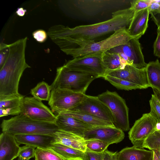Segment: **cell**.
Listing matches in <instances>:
<instances>
[{"label":"cell","instance_id":"23","mask_svg":"<svg viewBox=\"0 0 160 160\" xmlns=\"http://www.w3.org/2000/svg\"><path fill=\"white\" fill-rule=\"evenodd\" d=\"M102 59L106 74L110 71L122 69L128 65L120 53L109 50L103 54Z\"/></svg>","mask_w":160,"mask_h":160},{"label":"cell","instance_id":"21","mask_svg":"<svg viewBox=\"0 0 160 160\" xmlns=\"http://www.w3.org/2000/svg\"><path fill=\"white\" fill-rule=\"evenodd\" d=\"M153 152L152 150L127 147L118 153L117 160H153Z\"/></svg>","mask_w":160,"mask_h":160},{"label":"cell","instance_id":"14","mask_svg":"<svg viewBox=\"0 0 160 160\" xmlns=\"http://www.w3.org/2000/svg\"><path fill=\"white\" fill-rule=\"evenodd\" d=\"M139 85L143 89L150 87L145 68L140 69L130 65L123 68L108 72L106 74Z\"/></svg>","mask_w":160,"mask_h":160},{"label":"cell","instance_id":"10","mask_svg":"<svg viewBox=\"0 0 160 160\" xmlns=\"http://www.w3.org/2000/svg\"><path fill=\"white\" fill-rule=\"evenodd\" d=\"M63 66L72 70L85 72L103 78L106 71L102 57L91 55L73 58Z\"/></svg>","mask_w":160,"mask_h":160},{"label":"cell","instance_id":"5","mask_svg":"<svg viewBox=\"0 0 160 160\" xmlns=\"http://www.w3.org/2000/svg\"><path fill=\"white\" fill-rule=\"evenodd\" d=\"M98 78L97 75L71 70L63 66L57 69L56 77L50 85L51 90L59 88L85 94L90 83Z\"/></svg>","mask_w":160,"mask_h":160},{"label":"cell","instance_id":"40","mask_svg":"<svg viewBox=\"0 0 160 160\" xmlns=\"http://www.w3.org/2000/svg\"><path fill=\"white\" fill-rule=\"evenodd\" d=\"M26 10L22 8H18L16 12V13L19 16L22 17L24 15Z\"/></svg>","mask_w":160,"mask_h":160},{"label":"cell","instance_id":"27","mask_svg":"<svg viewBox=\"0 0 160 160\" xmlns=\"http://www.w3.org/2000/svg\"><path fill=\"white\" fill-rule=\"evenodd\" d=\"M103 78L119 89L129 90L143 89L142 87L137 84L107 75Z\"/></svg>","mask_w":160,"mask_h":160},{"label":"cell","instance_id":"12","mask_svg":"<svg viewBox=\"0 0 160 160\" xmlns=\"http://www.w3.org/2000/svg\"><path fill=\"white\" fill-rule=\"evenodd\" d=\"M72 111L87 113L100 119L113 124V118L110 110L98 96L86 95L81 102Z\"/></svg>","mask_w":160,"mask_h":160},{"label":"cell","instance_id":"3","mask_svg":"<svg viewBox=\"0 0 160 160\" xmlns=\"http://www.w3.org/2000/svg\"><path fill=\"white\" fill-rule=\"evenodd\" d=\"M135 38L129 33L128 28H123L115 31L108 38L97 42L78 43L71 48L61 50L73 58L93 55L102 57L106 51L117 46L126 43Z\"/></svg>","mask_w":160,"mask_h":160},{"label":"cell","instance_id":"30","mask_svg":"<svg viewBox=\"0 0 160 160\" xmlns=\"http://www.w3.org/2000/svg\"><path fill=\"white\" fill-rule=\"evenodd\" d=\"M144 148L150 150H160V130L154 132L146 140Z\"/></svg>","mask_w":160,"mask_h":160},{"label":"cell","instance_id":"15","mask_svg":"<svg viewBox=\"0 0 160 160\" xmlns=\"http://www.w3.org/2000/svg\"><path fill=\"white\" fill-rule=\"evenodd\" d=\"M55 123L59 130L83 138L85 132L92 128L75 118L59 114L57 115Z\"/></svg>","mask_w":160,"mask_h":160},{"label":"cell","instance_id":"33","mask_svg":"<svg viewBox=\"0 0 160 160\" xmlns=\"http://www.w3.org/2000/svg\"><path fill=\"white\" fill-rule=\"evenodd\" d=\"M153 0H133L130 2V7L134 11L137 12L148 8Z\"/></svg>","mask_w":160,"mask_h":160},{"label":"cell","instance_id":"17","mask_svg":"<svg viewBox=\"0 0 160 160\" xmlns=\"http://www.w3.org/2000/svg\"><path fill=\"white\" fill-rule=\"evenodd\" d=\"M19 145L23 144L42 149H50L54 143L53 135L46 134H19L14 135Z\"/></svg>","mask_w":160,"mask_h":160},{"label":"cell","instance_id":"18","mask_svg":"<svg viewBox=\"0 0 160 160\" xmlns=\"http://www.w3.org/2000/svg\"><path fill=\"white\" fill-rule=\"evenodd\" d=\"M149 14L148 8L134 13L128 28V32L132 36L139 39L144 34L148 27Z\"/></svg>","mask_w":160,"mask_h":160},{"label":"cell","instance_id":"20","mask_svg":"<svg viewBox=\"0 0 160 160\" xmlns=\"http://www.w3.org/2000/svg\"><path fill=\"white\" fill-rule=\"evenodd\" d=\"M54 143H58L85 152L86 150L83 138L74 134L58 130L53 134Z\"/></svg>","mask_w":160,"mask_h":160},{"label":"cell","instance_id":"24","mask_svg":"<svg viewBox=\"0 0 160 160\" xmlns=\"http://www.w3.org/2000/svg\"><path fill=\"white\" fill-rule=\"evenodd\" d=\"M50 149L65 160H85L83 152L60 143H54Z\"/></svg>","mask_w":160,"mask_h":160},{"label":"cell","instance_id":"45","mask_svg":"<svg viewBox=\"0 0 160 160\" xmlns=\"http://www.w3.org/2000/svg\"><path fill=\"white\" fill-rule=\"evenodd\" d=\"M18 160H23L22 159H21V158H18Z\"/></svg>","mask_w":160,"mask_h":160},{"label":"cell","instance_id":"38","mask_svg":"<svg viewBox=\"0 0 160 160\" xmlns=\"http://www.w3.org/2000/svg\"><path fill=\"white\" fill-rule=\"evenodd\" d=\"M153 54L155 56L160 58V31L157 29V35L153 45Z\"/></svg>","mask_w":160,"mask_h":160},{"label":"cell","instance_id":"13","mask_svg":"<svg viewBox=\"0 0 160 160\" xmlns=\"http://www.w3.org/2000/svg\"><path fill=\"white\" fill-rule=\"evenodd\" d=\"M125 137L123 131L115 127H92L84 133V140L97 139L110 145L122 141Z\"/></svg>","mask_w":160,"mask_h":160},{"label":"cell","instance_id":"41","mask_svg":"<svg viewBox=\"0 0 160 160\" xmlns=\"http://www.w3.org/2000/svg\"><path fill=\"white\" fill-rule=\"evenodd\" d=\"M154 94L160 102V92L156 89L152 88Z\"/></svg>","mask_w":160,"mask_h":160},{"label":"cell","instance_id":"8","mask_svg":"<svg viewBox=\"0 0 160 160\" xmlns=\"http://www.w3.org/2000/svg\"><path fill=\"white\" fill-rule=\"evenodd\" d=\"M158 123L149 112L143 114L136 120L128 132L129 139L133 146L143 148L146 140L157 130Z\"/></svg>","mask_w":160,"mask_h":160},{"label":"cell","instance_id":"39","mask_svg":"<svg viewBox=\"0 0 160 160\" xmlns=\"http://www.w3.org/2000/svg\"><path fill=\"white\" fill-rule=\"evenodd\" d=\"M104 153L103 160H117V152H113L107 150Z\"/></svg>","mask_w":160,"mask_h":160},{"label":"cell","instance_id":"35","mask_svg":"<svg viewBox=\"0 0 160 160\" xmlns=\"http://www.w3.org/2000/svg\"><path fill=\"white\" fill-rule=\"evenodd\" d=\"M148 8L151 17L160 15V0H153Z\"/></svg>","mask_w":160,"mask_h":160},{"label":"cell","instance_id":"19","mask_svg":"<svg viewBox=\"0 0 160 160\" xmlns=\"http://www.w3.org/2000/svg\"><path fill=\"white\" fill-rule=\"evenodd\" d=\"M24 97L20 94L0 97V117L20 114L21 105Z\"/></svg>","mask_w":160,"mask_h":160},{"label":"cell","instance_id":"9","mask_svg":"<svg viewBox=\"0 0 160 160\" xmlns=\"http://www.w3.org/2000/svg\"><path fill=\"white\" fill-rule=\"evenodd\" d=\"M21 110V113L33 120L55 123L57 116L41 101L33 97L24 98Z\"/></svg>","mask_w":160,"mask_h":160},{"label":"cell","instance_id":"25","mask_svg":"<svg viewBox=\"0 0 160 160\" xmlns=\"http://www.w3.org/2000/svg\"><path fill=\"white\" fill-rule=\"evenodd\" d=\"M145 69L150 87L160 92V62L158 60L147 63Z\"/></svg>","mask_w":160,"mask_h":160},{"label":"cell","instance_id":"11","mask_svg":"<svg viewBox=\"0 0 160 160\" xmlns=\"http://www.w3.org/2000/svg\"><path fill=\"white\" fill-rule=\"evenodd\" d=\"M120 53L128 65L137 68H145L147 63L145 61L140 43L138 39L133 38L126 43L109 50Z\"/></svg>","mask_w":160,"mask_h":160},{"label":"cell","instance_id":"28","mask_svg":"<svg viewBox=\"0 0 160 160\" xmlns=\"http://www.w3.org/2000/svg\"><path fill=\"white\" fill-rule=\"evenodd\" d=\"M35 160H65L51 149L36 148Z\"/></svg>","mask_w":160,"mask_h":160},{"label":"cell","instance_id":"7","mask_svg":"<svg viewBox=\"0 0 160 160\" xmlns=\"http://www.w3.org/2000/svg\"><path fill=\"white\" fill-rule=\"evenodd\" d=\"M85 95V94L57 88L51 90L48 104L52 112L58 114L73 110L81 102Z\"/></svg>","mask_w":160,"mask_h":160},{"label":"cell","instance_id":"4","mask_svg":"<svg viewBox=\"0 0 160 160\" xmlns=\"http://www.w3.org/2000/svg\"><path fill=\"white\" fill-rule=\"evenodd\" d=\"M2 132L13 135L19 134H46L53 135L58 129L55 123L33 120L21 113L7 120L1 125Z\"/></svg>","mask_w":160,"mask_h":160},{"label":"cell","instance_id":"42","mask_svg":"<svg viewBox=\"0 0 160 160\" xmlns=\"http://www.w3.org/2000/svg\"><path fill=\"white\" fill-rule=\"evenodd\" d=\"M152 150L156 155L158 157L159 160H160V150L158 149H154Z\"/></svg>","mask_w":160,"mask_h":160},{"label":"cell","instance_id":"44","mask_svg":"<svg viewBox=\"0 0 160 160\" xmlns=\"http://www.w3.org/2000/svg\"><path fill=\"white\" fill-rule=\"evenodd\" d=\"M153 160H159L158 157L156 155V154L154 153V152Z\"/></svg>","mask_w":160,"mask_h":160},{"label":"cell","instance_id":"16","mask_svg":"<svg viewBox=\"0 0 160 160\" xmlns=\"http://www.w3.org/2000/svg\"><path fill=\"white\" fill-rule=\"evenodd\" d=\"M20 147L14 135L2 132L0 135V160H13L18 157Z\"/></svg>","mask_w":160,"mask_h":160},{"label":"cell","instance_id":"46","mask_svg":"<svg viewBox=\"0 0 160 160\" xmlns=\"http://www.w3.org/2000/svg\"></svg>","mask_w":160,"mask_h":160},{"label":"cell","instance_id":"36","mask_svg":"<svg viewBox=\"0 0 160 160\" xmlns=\"http://www.w3.org/2000/svg\"><path fill=\"white\" fill-rule=\"evenodd\" d=\"M0 68L4 64L9 52L8 44L1 43L0 48Z\"/></svg>","mask_w":160,"mask_h":160},{"label":"cell","instance_id":"1","mask_svg":"<svg viewBox=\"0 0 160 160\" xmlns=\"http://www.w3.org/2000/svg\"><path fill=\"white\" fill-rule=\"evenodd\" d=\"M134 14V11L129 7L115 12L111 19L95 24L73 28L54 25L49 28L47 34L60 49L69 48L78 43L97 42L101 37L123 28H128Z\"/></svg>","mask_w":160,"mask_h":160},{"label":"cell","instance_id":"2","mask_svg":"<svg viewBox=\"0 0 160 160\" xmlns=\"http://www.w3.org/2000/svg\"><path fill=\"white\" fill-rule=\"evenodd\" d=\"M27 38L8 44L9 52L0 68V97L17 95L20 78L24 70L31 68L26 62L25 51Z\"/></svg>","mask_w":160,"mask_h":160},{"label":"cell","instance_id":"26","mask_svg":"<svg viewBox=\"0 0 160 160\" xmlns=\"http://www.w3.org/2000/svg\"><path fill=\"white\" fill-rule=\"evenodd\" d=\"M51 90L50 85L44 81L38 83L30 91L33 97L41 101H49Z\"/></svg>","mask_w":160,"mask_h":160},{"label":"cell","instance_id":"31","mask_svg":"<svg viewBox=\"0 0 160 160\" xmlns=\"http://www.w3.org/2000/svg\"><path fill=\"white\" fill-rule=\"evenodd\" d=\"M151 110L150 113L160 123V102L154 94L152 95L149 100Z\"/></svg>","mask_w":160,"mask_h":160},{"label":"cell","instance_id":"37","mask_svg":"<svg viewBox=\"0 0 160 160\" xmlns=\"http://www.w3.org/2000/svg\"><path fill=\"white\" fill-rule=\"evenodd\" d=\"M48 34L45 31L42 29H38L32 33L33 38L38 42L42 43L46 40Z\"/></svg>","mask_w":160,"mask_h":160},{"label":"cell","instance_id":"22","mask_svg":"<svg viewBox=\"0 0 160 160\" xmlns=\"http://www.w3.org/2000/svg\"><path fill=\"white\" fill-rule=\"evenodd\" d=\"M58 114L73 117L92 127H115L112 123L102 120L90 114L81 111H69Z\"/></svg>","mask_w":160,"mask_h":160},{"label":"cell","instance_id":"6","mask_svg":"<svg viewBox=\"0 0 160 160\" xmlns=\"http://www.w3.org/2000/svg\"><path fill=\"white\" fill-rule=\"evenodd\" d=\"M98 97L110 110L114 126L123 131H128L130 129L129 111L125 100L116 92L108 90Z\"/></svg>","mask_w":160,"mask_h":160},{"label":"cell","instance_id":"43","mask_svg":"<svg viewBox=\"0 0 160 160\" xmlns=\"http://www.w3.org/2000/svg\"><path fill=\"white\" fill-rule=\"evenodd\" d=\"M155 23L157 26V29L159 30L160 31V20L157 21L155 22Z\"/></svg>","mask_w":160,"mask_h":160},{"label":"cell","instance_id":"34","mask_svg":"<svg viewBox=\"0 0 160 160\" xmlns=\"http://www.w3.org/2000/svg\"><path fill=\"white\" fill-rule=\"evenodd\" d=\"M84 152L85 160H103L104 152L96 153L86 150Z\"/></svg>","mask_w":160,"mask_h":160},{"label":"cell","instance_id":"32","mask_svg":"<svg viewBox=\"0 0 160 160\" xmlns=\"http://www.w3.org/2000/svg\"><path fill=\"white\" fill-rule=\"evenodd\" d=\"M35 148L34 147L27 145L20 147L18 157L23 160H29L34 158Z\"/></svg>","mask_w":160,"mask_h":160},{"label":"cell","instance_id":"29","mask_svg":"<svg viewBox=\"0 0 160 160\" xmlns=\"http://www.w3.org/2000/svg\"><path fill=\"white\" fill-rule=\"evenodd\" d=\"M86 150L96 153H103L110 145L106 142L97 139L85 140Z\"/></svg>","mask_w":160,"mask_h":160}]
</instances>
